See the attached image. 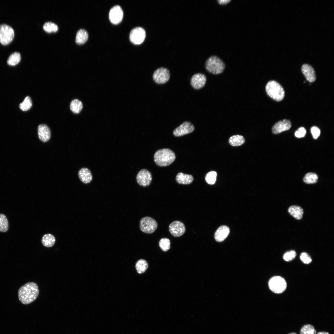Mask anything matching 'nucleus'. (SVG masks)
<instances>
[{"label":"nucleus","instance_id":"obj_1","mask_svg":"<svg viewBox=\"0 0 334 334\" xmlns=\"http://www.w3.org/2000/svg\"><path fill=\"white\" fill-rule=\"evenodd\" d=\"M19 299L23 304H29L35 300L39 294L37 285L29 282L21 286L18 291Z\"/></svg>","mask_w":334,"mask_h":334},{"label":"nucleus","instance_id":"obj_2","mask_svg":"<svg viewBox=\"0 0 334 334\" xmlns=\"http://www.w3.org/2000/svg\"><path fill=\"white\" fill-rule=\"evenodd\" d=\"M154 160L157 165L160 166H166L170 165L175 160L174 153L168 148H163L157 150L154 156Z\"/></svg>","mask_w":334,"mask_h":334},{"label":"nucleus","instance_id":"obj_3","mask_svg":"<svg viewBox=\"0 0 334 334\" xmlns=\"http://www.w3.org/2000/svg\"><path fill=\"white\" fill-rule=\"evenodd\" d=\"M267 95L274 100L280 101L284 98L285 92L283 87L275 80L269 81L265 87Z\"/></svg>","mask_w":334,"mask_h":334},{"label":"nucleus","instance_id":"obj_4","mask_svg":"<svg viewBox=\"0 0 334 334\" xmlns=\"http://www.w3.org/2000/svg\"><path fill=\"white\" fill-rule=\"evenodd\" d=\"M205 67L209 72L213 74H218L223 71L225 64L218 57L212 55L209 57L206 61Z\"/></svg>","mask_w":334,"mask_h":334},{"label":"nucleus","instance_id":"obj_5","mask_svg":"<svg viewBox=\"0 0 334 334\" xmlns=\"http://www.w3.org/2000/svg\"><path fill=\"white\" fill-rule=\"evenodd\" d=\"M269 289L273 292L276 293L283 292L286 289L287 283L283 277L276 276L272 277L268 282Z\"/></svg>","mask_w":334,"mask_h":334},{"label":"nucleus","instance_id":"obj_6","mask_svg":"<svg viewBox=\"0 0 334 334\" xmlns=\"http://www.w3.org/2000/svg\"><path fill=\"white\" fill-rule=\"evenodd\" d=\"M14 32L12 28L5 24L0 25V42L4 45H8L13 40Z\"/></svg>","mask_w":334,"mask_h":334},{"label":"nucleus","instance_id":"obj_7","mask_svg":"<svg viewBox=\"0 0 334 334\" xmlns=\"http://www.w3.org/2000/svg\"><path fill=\"white\" fill-rule=\"evenodd\" d=\"M139 228L143 233L151 234L157 229L158 224L156 221L149 216L142 218L139 222Z\"/></svg>","mask_w":334,"mask_h":334},{"label":"nucleus","instance_id":"obj_8","mask_svg":"<svg viewBox=\"0 0 334 334\" xmlns=\"http://www.w3.org/2000/svg\"><path fill=\"white\" fill-rule=\"evenodd\" d=\"M170 77L169 70L166 68L161 67L156 69L153 73L152 78L154 81L158 84H163L167 82Z\"/></svg>","mask_w":334,"mask_h":334},{"label":"nucleus","instance_id":"obj_9","mask_svg":"<svg viewBox=\"0 0 334 334\" xmlns=\"http://www.w3.org/2000/svg\"><path fill=\"white\" fill-rule=\"evenodd\" d=\"M146 35L145 31L143 28L137 27L131 30L129 38L130 41L133 44L139 45L144 41Z\"/></svg>","mask_w":334,"mask_h":334},{"label":"nucleus","instance_id":"obj_10","mask_svg":"<svg viewBox=\"0 0 334 334\" xmlns=\"http://www.w3.org/2000/svg\"><path fill=\"white\" fill-rule=\"evenodd\" d=\"M151 173L148 170L143 169L138 173L136 178L137 183L140 186L146 187L149 186L152 181Z\"/></svg>","mask_w":334,"mask_h":334},{"label":"nucleus","instance_id":"obj_11","mask_svg":"<svg viewBox=\"0 0 334 334\" xmlns=\"http://www.w3.org/2000/svg\"><path fill=\"white\" fill-rule=\"evenodd\" d=\"M169 229L171 234L176 237L182 236L186 231L184 224L179 221H176L171 223L169 225Z\"/></svg>","mask_w":334,"mask_h":334},{"label":"nucleus","instance_id":"obj_12","mask_svg":"<svg viewBox=\"0 0 334 334\" xmlns=\"http://www.w3.org/2000/svg\"><path fill=\"white\" fill-rule=\"evenodd\" d=\"M195 127L191 123L188 121L183 122L176 128L173 132V135L176 137L182 136L193 131Z\"/></svg>","mask_w":334,"mask_h":334},{"label":"nucleus","instance_id":"obj_13","mask_svg":"<svg viewBox=\"0 0 334 334\" xmlns=\"http://www.w3.org/2000/svg\"><path fill=\"white\" fill-rule=\"evenodd\" d=\"M123 15V11L121 7L115 5L110 10L109 17L111 22L114 24H117L122 20Z\"/></svg>","mask_w":334,"mask_h":334},{"label":"nucleus","instance_id":"obj_14","mask_svg":"<svg viewBox=\"0 0 334 334\" xmlns=\"http://www.w3.org/2000/svg\"><path fill=\"white\" fill-rule=\"evenodd\" d=\"M206 79V77L204 74L196 73L192 76L190 80V84L194 89H199L204 86Z\"/></svg>","mask_w":334,"mask_h":334},{"label":"nucleus","instance_id":"obj_15","mask_svg":"<svg viewBox=\"0 0 334 334\" xmlns=\"http://www.w3.org/2000/svg\"><path fill=\"white\" fill-rule=\"evenodd\" d=\"M291 126L290 121L289 120L284 119L275 123L272 128V131L274 134H278L289 130Z\"/></svg>","mask_w":334,"mask_h":334},{"label":"nucleus","instance_id":"obj_16","mask_svg":"<svg viewBox=\"0 0 334 334\" xmlns=\"http://www.w3.org/2000/svg\"><path fill=\"white\" fill-rule=\"evenodd\" d=\"M38 136L42 141L46 142L50 139L51 133L49 127L45 124L39 125L37 129Z\"/></svg>","mask_w":334,"mask_h":334},{"label":"nucleus","instance_id":"obj_17","mask_svg":"<svg viewBox=\"0 0 334 334\" xmlns=\"http://www.w3.org/2000/svg\"><path fill=\"white\" fill-rule=\"evenodd\" d=\"M302 72L307 81L310 82H314L316 79L315 70L313 67L307 64H303L301 67Z\"/></svg>","mask_w":334,"mask_h":334},{"label":"nucleus","instance_id":"obj_18","mask_svg":"<svg viewBox=\"0 0 334 334\" xmlns=\"http://www.w3.org/2000/svg\"><path fill=\"white\" fill-rule=\"evenodd\" d=\"M230 232L229 228L226 225H222L218 228L214 234L215 240L221 242L223 241L227 237Z\"/></svg>","mask_w":334,"mask_h":334},{"label":"nucleus","instance_id":"obj_19","mask_svg":"<svg viewBox=\"0 0 334 334\" xmlns=\"http://www.w3.org/2000/svg\"><path fill=\"white\" fill-rule=\"evenodd\" d=\"M78 174L81 181L85 184L89 183L92 180V176L91 172L87 168L81 169L79 170Z\"/></svg>","mask_w":334,"mask_h":334},{"label":"nucleus","instance_id":"obj_20","mask_svg":"<svg viewBox=\"0 0 334 334\" xmlns=\"http://www.w3.org/2000/svg\"><path fill=\"white\" fill-rule=\"evenodd\" d=\"M176 180L179 184L188 185L191 183L194 180V178L191 175L185 174L181 172L178 173Z\"/></svg>","mask_w":334,"mask_h":334},{"label":"nucleus","instance_id":"obj_21","mask_svg":"<svg viewBox=\"0 0 334 334\" xmlns=\"http://www.w3.org/2000/svg\"><path fill=\"white\" fill-rule=\"evenodd\" d=\"M288 211L289 213L296 219L300 220L302 217L303 210L299 206H291L289 208Z\"/></svg>","mask_w":334,"mask_h":334},{"label":"nucleus","instance_id":"obj_22","mask_svg":"<svg viewBox=\"0 0 334 334\" xmlns=\"http://www.w3.org/2000/svg\"><path fill=\"white\" fill-rule=\"evenodd\" d=\"M88 36V33L87 31L84 29H80L76 33L75 42L79 45L83 44L87 41Z\"/></svg>","mask_w":334,"mask_h":334},{"label":"nucleus","instance_id":"obj_23","mask_svg":"<svg viewBox=\"0 0 334 334\" xmlns=\"http://www.w3.org/2000/svg\"><path fill=\"white\" fill-rule=\"evenodd\" d=\"M55 238L52 234L47 233L45 234L42 237L41 242L43 245L47 247L53 246L55 243Z\"/></svg>","mask_w":334,"mask_h":334},{"label":"nucleus","instance_id":"obj_24","mask_svg":"<svg viewBox=\"0 0 334 334\" xmlns=\"http://www.w3.org/2000/svg\"><path fill=\"white\" fill-rule=\"evenodd\" d=\"M83 107L82 102L77 99L73 100L70 103V109L75 113L77 114L80 113Z\"/></svg>","mask_w":334,"mask_h":334},{"label":"nucleus","instance_id":"obj_25","mask_svg":"<svg viewBox=\"0 0 334 334\" xmlns=\"http://www.w3.org/2000/svg\"><path fill=\"white\" fill-rule=\"evenodd\" d=\"M245 142L244 137L242 135H235L232 136L229 139V143L233 146H239Z\"/></svg>","mask_w":334,"mask_h":334},{"label":"nucleus","instance_id":"obj_26","mask_svg":"<svg viewBox=\"0 0 334 334\" xmlns=\"http://www.w3.org/2000/svg\"><path fill=\"white\" fill-rule=\"evenodd\" d=\"M21 59L20 54L17 52H14L11 54L8 58L7 63L10 66H15L20 62Z\"/></svg>","mask_w":334,"mask_h":334},{"label":"nucleus","instance_id":"obj_27","mask_svg":"<svg viewBox=\"0 0 334 334\" xmlns=\"http://www.w3.org/2000/svg\"><path fill=\"white\" fill-rule=\"evenodd\" d=\"M135 268L137 272L142 274L148 268V264L145 260L141 259L136 262Z\"/></svg>","mask_w":334,"mask_h":334},{"label":"nucleus","instance_id":"obj_28","mask_svg":"<svg viewBox=\"0 0 334 334\" xmlns=\"http://www.w3.org/2000/svg\"><path fill=\"white\" fill-rule=\"evenodd\" d=\"M9 228V223L6 216L0 213V232H6Z\"/></svg>","mask_w":334,"mask_h":334},{"label":"nucleus","instance_id":"obj_29","mask_svg":"<svg viewBox=\"0 0 334 334\" xmlns=\"http://www.w3.org/2000/svg\"><path fill=\"white\" fill-rule=\"evenodd\" d=\"M303 180L304 182L307 184L315 183L318 181V176L315 173H308L305 175Z\"/></svg>","mask_w":334,"mask_h":334},{"label":"nucleus","instance_id":"obj_30","mask_svg":"<svg viewBox=\"0 0 334 334\" xmlns=\"http://www.w3.org/2000/svg\"><path fill=\"white\" fill-rule=\"evenodd\" d=\"M32 105V101L31 98L27 96L23 102L19 104V107L20 109L24 111L29 110Z\"/></svg>","mask_w":334,"mask_h":334},{"label":"nucleus","instance_id":"obj_31","mask_svg":"<svg viewBox=\"0 0 334 334\" xmlns=\"http://www.w3.org/2000/svg\"><path fill=\"white\" fill-rule=\"evenodd\" d=\"M43 28L45 31L49 33L56 32L58 29L56 24L50 22L45 23L43 26Z\"/></svg>","mask_w":334,"mask_h":334},{"label":"nucleus","instance_id":"obj_32","mask_svg":"<svg viewBox=\"0 0 334 334\" xmlns=\"http://www.w3.org/2000/svg\"><path fill=\"white\" fill-rule=\"evenodd\" d=\"M159 245L162 250L164 251H167L170 248V241L167 238H162L160 240Z\"/></svg>","mask_w":334,"mask_h":334},{"label":"nucleus","instance_id":"obj_33","mask_svg":"<svg viewBox=\"0 0 334 334\" xmlns=\"http://www.w3.org/2000/svg\"><path fill=\"white\" fill-rule=\"evenodd\" d=\"M300 333V334H316V331L313 325L308 324L302 327Z\"/></svg>","mask_w":334,"mask_h":334},{"label":"nucleus","instance_id":"obj_34","mask_svg":"<svg viewBox=\"0 0 334 334\" xmlns=\"http://www.w3.org/2000/svg\"><path fill=\"white\" fill-rule=\"evenodd\" d=\"M217 173L216 172L211 171L208 173L205 177L206 182L210 185L215 183L216 180Z\"/></svg>","mask_w":334,"mask_h":334},{"label":"nucleus","instance_id":"obj_35","mask_svg":"<svg viewBox=\"0 0 334 334\" xmlns=\"http://www.w3.org/2000/svg\"><path fill=\"white\" fill-rule=\"evenodd\" d=\"M296 255V253L294 250H291L286 252L284 255L283 258L286 261H289L293 259Z\"/></svg>","mask_w":334,"mask_h":334},{"label":"nucleus","instance_id":"obj_36","mask_svg":"<svg viewBox=\"0 0 334 334\" xmlns=\"http://www.w3.org/2000/svg\"><path fill=\"white\" fill-rule=\"evenodd\" d=\"M300 258L302 262L305 264H309L312 261L310 257L305 252H303L301 254Z\"/></svg>","mask_w":334,"mask_h":334},{"label":"nucleus","instance_id":"obj_37","mask_svg":"<svg viewBox=\"0 0 334 334\" xmlns=\"http://www.w3.org/2000/svg\"><path fill=\"white\" fill-rule=\"evenodd\" d=\"M306 133V129L303 127H301L299 128L295 133V136L298 138L303 137Z\"/></svg>","mask_w":334,"mask_h":334},{"label":"nucleus","instance_id":"obj_38","mask_svg":"<svg viewBox=\"0 0 334 334\" xmlns=\"http://www.w3.org/2000/svg\"><path fill=\"white\" fill-rule=\"evenodd\" d=\"M310 131L313 138L314 139H317L319 136L320 131L317 127L313 126L311 128Z\"/></svg>","mask_w":334,"mask_h":334},{"label":"nucleus","instance_id":"obj_39","mask_svg":"<svg viewBox=\"0 0 334 334\" xmlns=\"http://www.w3.org/2000/svg\"><path fill=\"white\" fill-rule=\"evenodd\" d=\"M231 1V0H218L217 2L221 5H226Z\"/></svg>","mask_w":334,"mask_h":334},{"label":"nucleus","instance_id":"obj_40","mask_svg":"<svg viewBox=\"0 0 334 334\" xmlns=\"http://www.w3.org/2000/svg\"><path fill=\"white\" fill-rule=\"evenodd\" d=\"M316 334H329V333L327 332H318Z\"/></svg>","mask_w":334,"mask_h":334},{"label":"nucleus","instance_id":"obj_41","mask_svg":"<svg viewBox=\"0 0 334 334\" xmlns=\"http://www.w3.org/2000/svg\"><path fill=\"white\" fill-rule=\"evenodd\" d=\"M288 334H297V333H295V332H292V333H289Z\"/></svg>","mask_w":334,"mask_h":334}]
</instances>
